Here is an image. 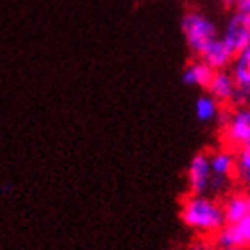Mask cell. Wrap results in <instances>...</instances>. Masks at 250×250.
<instances>
[{
	"label": "cell",
	"instance_id": "6da1fadb",
	"mask_svg": "<svg viewBox=\"0 0 250 250\" xmlns=\"http://www.w3.org/2000/svg\"><path fill=\"white\" fill-rule=\"evenodd\" d=\"M181 218L188 229L198 234H214L225 225L224 209L209 195H189L183 200Z\"/></svg>",
	"mask_w": 250,
	"mask_h": 250
},
{
	"label": "cell",
	"instance_id": "7a4b0ae2",
	"mask_svg": "<svg viewBox=\"0 0 250 250\" xmlns=\"http://www.w3.org/2000/svg\"><path fill=\"white\" fill-rule=\"evenodd\" d=\"M181 31H183L189 52L195 54L197 58L204 52V48L209 43L220 36L218 23L208 13L200 9H189L184 13L181 20Z\"/></svg>",
	"mask_w": 250,
	"mask_h": 250
},
{
	"label": "cell",
	"instance_id": "3957f363",
	"mask_svg": "<svg viewBox=\"0 0 250 250\" xmlns=\"http://www.w3.org/2000/svg\"><path fill=\"white\" fill-rule=\"evenodd\" d=\"M218 125L224 132V141L230 148L250 145V104L236 105L232 111L220 113Z\"/></svg>",
	"mask_w": 250,
	"mask_h": 250
},
{
	"label": "cell",
	"instance_id": "277c9868",
	"mask_svg": "<svg viewBox=\"0 0 250 250\" xmlns=\"http://www.w3.org/2000/svg\"><path fill=\"white\" fill-rule=\"evenodd\" d=\"M229 72L236 83V91L232 97L234 105L250 104V43L234 54Z\"/></svg>",
	"mask_w": 250,
	"mask_h": 250
},
{
	"label": "cell",
	"instance_id": "5b68a950",
	"mask_svg": "<svg viewBox=\"0 0 250 250\" xmlns=\"http://www.w3.org/2000/svg\"><path fill=\"white\" fill-rule=\"evenodd\" d=\"M220 38L234 52L247 47L250 43V16L243 15L240 11L230 13L229 18L224 23V29L220 31Z\"/></svg>",
	"mask_w": 250,
	"mask_h": 250
},
{
	"label": "cell",
	"instance_id": "8992f818",
	"mask_svg": "<svg viewBox=\"0 0 250 250\" xmlns=\"http://www.w3.org/2000/svg\"><path fill=\"white\" fill-rule=\"evenodd\" d=\"M213 179L211 165H209L208 152H198L195 154L188 168V186L191 195H208L209 183Z\"/></svg>",
	"mask_w": 250,
	"mask_h": 250
},
{
	"label": "cell",
	"instance_id": "52a82bcc",
	"mask_svg": "<svg viewBox=\"0 0 250 250\" xmlns=\"http://www.w3.org/2000/svg\"><path fill=\"white\" fill-rule=\"evenodd\" d=\"M234 50L218 36L214 42H211L208 47L204 48V52L198 58L204 62H208L213 70H227L232 59H234Z\"/></svg>",
	"mask_w": 250,
	"mask_h": 250
},
{
	"label": "cell",
	"instance_id": "ba28073f",
	"mask_svg": "<svg viewBox=\"0 0 250 250\" xmlns=\"http://www.w3.org/2000/svg\"><path fill=\"white\" fill-rule=\"evenodd\" d=\"M208 93L211 97L218 100L220 104H225V102H230L232 97H234L236 91V83L232 75H230L229 68L227 70H214L213 77L208 84Z\"/></svg>",
	"mask_w": 250,
	"mask_h": 250
},
{
	"label": "cell",
	"instance_id": "9c48e42d",
	"mask_svg": "<svg viewBox=\"0 0 250 250\" xmlns=\"http://www.w3.org/2000/svg\"><path fill=\"white\" fill-rule=\"evenodd\" d=\"M213 68L209 66L208 62H204L200 58L193 59L191 62H188L183 72V83L191 88H208L209 81L213 77Z\"/></svg>",
	"mask_w": 250,
	"mask_h": 250
},
{
	"label": "cell",
	"instance_id": "30bf717a",
	"mask_svg": "<svg viewBox=\"0 0 250 250\" xmlns=\"http://www.w3.org/2000/svg\"><path fill=\"white\" fill-rule=\"evenodd\" d=\"M224 218L227 225H236L238 222L249 214V204H247V193H230L227 195L225 202L222 204Z\"/></svg>",
	"mask_w": 250,
	"mask_h": 250
},
{
	"label": "cell",
	"instance_id": "8fae6325",
	"mask_svg": "<svg viewBox=\"0 0 250 250\" xmlns=\"http://www.w3.org/2000/svg\"><path fill=\"white\" fill-rule=\"evenodd\" d=\"M232 181L250 189V145L240 146L234 150V172Z\"/></svg>",
	"mask_w": 250,
	"mask_h": 250
},
{
	"label": "cell",
	"instance_id": "7c38bea8",
	"mask_svg": "<svg viewBox=\"0 0 250 250\" xmlns=\"http://www.w3.org/2000/svg\"><path fill=\"white\" fill-rule=\"evenodd\" d=\"M209 165H211L213 175L232 177V172H234V152L230 148H220V150L209 154Z\"/></svg>",
	"mask_w": 250,
	"mask_h": 250
},
{
	"label": "cell",
	"instance_id": "4fadbf2b",
	"mask_svg": "<svg viewBox=\"0 0 250 250\" xmlns=\"http://www.w3.org/2000/svg\"><path fill=\"white\" fill-rule=\"evenodd\" d=\"M222 107L220 102L214 97H211L209 93H202L195 102V115L202 124H211V122L218 120Z\"/></svg>",
	"mask_w": 250,
	"mask_h": 250
},
{
	"label": "cell",
	"instance_id": "5bb4252c",
	"mask_svg": "<svg viewBox=\"0 0 250 250\" xmlns=\"http://www.w3.org/2000/svg\"><path fill=\"white\" fill-rule=\"evenodd\" d=\"M214 247L216 249H230V247H243L240 238V232L236 229V225L225 224L218 232H214Z\"/></svg>",
	"mask_w": 250,
	"mask_h": 250
},
{
	"label": "cell",
	"instance_id": "9a60e30c",
	"mask_svg": "<svg viewBox=\"0 0 250 250\" xmlns=\"http://www.w3.org/2000/svg\"><path fill=\"white\" fill-rule=\"evenodd\" d=\"M236 229H238V232H240V238H241V243H243V247L250 249V213L247 214L241 222H238V224H236Z\"/></svg>",
	"mask_w": 250,
	"mask_h": 250
},
{
	"label": "cell",
	"instance_id": "2e32d148",
	"mask_svg": "<svg viewBox=\"0 0 250 250\" xmlns=\"http://www.w3.org/2000/svg\"><path fill=\"white\" fill-rule=\"evenodd\" d=\"M191 250H216V247L209 240H197L191 245Z\"/></svg>",
	"mask_w": 250,
	"mask_h": 250
},
{
	"label": "cell",
	"instance_id": "e0dca14e",
	"mask_svg": "<svg viewBox=\"0 0 250 250\" xmlns=\"http://www.w3.org/2000/svg\"><path fill=\"white\" fill-rule=\"evenodd\" d=\"M234 7H236V11H240V13H243V15L250 16V0H241V2H238Z\"/></svg>",
	"mask_w": 250,
	"mask_h": 250
},
{
	"label": "cell",
	"instance_id": "ac0fdd59",
	"mask_svg": "<svg viewBox=\"0 0 250 250\" xmlns=\"http://www.w3.org/2000/svg\"><path fill=\"white\" fill-rule=\"evenodd\" d=\"M11 191H13V188L7 186V184H4V186H2V189H0V193H2V195H9Z\"/></svg>",
	"mask_w": 250,
	"mask_h": 250
},
{
	"label": "cell",
	"instance_id": "d6986e66",
	"mask_svg": "<svg viewBox=\"0 0 250 250\" xmlns=\"http://www.w3.org/2000/svg\"><path fill=\"white\" fill-rule=\"evenodd\" d=\"M216 250H250L247 247H230V249H216Z\"/></svg>",
	"mask_w": 250,
	"mask_h": 250
},
{
	"label": "cell",
	"instance_id": "ffe728a7",
	"mask_svg": "<svg viewBox=\"0 0 250 250\" xmlns=\"http://www.w3.org/2000/svg\"><path fill=\"white\" fill-rule=\"evenodd\" d=\"M209 2H218V4H227V0H209Z\"/></svg>",
	"mask_w": 250,
	"mask_h": 250
},
{
	"label": "cell",
	"instance_id": "44dd1931",
	"mask_svg": "<svg viewBox=\"0 0 250 250\" xmlns=\"http://www.w3.org/2000/svg\"><path fill=\"white\" fill-rule=\"evenodd\" d=\"M247 204H249V213H250V193H247Z\"/></svg>",
	"mask_w": 250,
	"mask_h": 250
},
{
	"label": "cell",
	"instance_id": "7402d4cb",
	"mask_svg": "<svg viewBox=\"0 0 250 250\" xmlns=\"http://www.w3.org/2000/svg\"><path fill=\"white\" fill-rule=\"evenodd\" d=\"M181 2H184V0H181Z\"/></svg>",
	"mask_w": 250,
	"mask_h": 250
}]
</instances>
